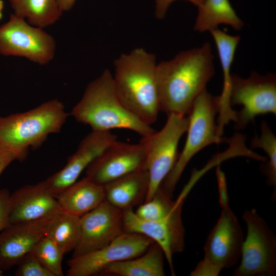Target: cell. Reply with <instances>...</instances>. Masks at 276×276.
Segmentation results:
<instances>
[{"mask_svg": "<svg viewBox=\"0 0 276 276\" xmlns=\"http://www.w3.org/2000/svg\"><path fill=\"white\" fill-rule=\"evenodd\" d=\"M214 74V56L209 42L157 63L160 111L167 114L188 115L195 100Z\"/></svg>", "mask_w": 276, "mask_h": 276, "instance_id": "1", "label": "cell"}, {"mask_svg": "<svg viewBox=\"0 0 276 276\" xmlns=\"http://www.w3.org/2000/svg\"><path fill=\"white\" fill-rule=\"evenodd\" d=\"M155 55L142 48L121 54L114 62L116 94L124 106L145 123L156 122L160 111Z\"/></svg>", "mask_w": 276, "mask_h": 276, "instance_id": "2", "label": "cell"}, {"mask_svg": "<svg viewBox=\"0 0 276 276\" xmlns=\"http://www.w3.org/2000/svg\"><path fill=\"white\" fill-rule=\"evenodd\" d=\"M71 114L77 122L89 126L95 131L125 129L142 137L156 131L122 103L114 89L112 75L108 70H105L87 85Z\"/></svg>", "mask_w": 276, "mask_h": 276, "instance_id": "3", "label": "cell"}, {"mask_svg": "<svg viewBox=\"0 0 276 276\" xmlns=\"http://www.w3.org/2000/svg\"><path fill=\"white\" fill-rule=\"evenodd\" d=\"M68 116L64 104L55 99L25 112L0 116V145L22 160L29 148H38L49 135L59 132Z\"/></svg>", "mask_w": 276, "mask_h": 276, "instance_id": "4", "label": "cell"}, {"mask_svg": "<svg viewBox=\"0 0 276 276\" xmlns=\"http://www.w3.org/2000/svg\"><path fill=\"white\" fill-rule=\"evenodd\" d=\"M216 176L220 215L206 240L203 258L191 271V276H218L240 259L244 241L242 229L229 205L225 176L220 173Z\"/></svg>", "mask_w": 276, "mask_h": 276, "instance_id": "5", "label": "cell"}, {"mask_svg": "<svg viewBox=\"0 0 276 276\" xmlns=\"http://www.w3.org/2000/svg\"><path fill=\"white\" fill-rule=\"evenodd\" d=\"M218 108V96H214L206 89L195 100L188 114L187 136L183 148L160 185L171 197L185 168L195 154L211 144L227 143L228 139L217 134L215 121Z\"/></svg>", "mask_w": 276, "mask_h": 276, "instance_id": "6", "label": "cell"}, {"mask_svg": "<svg viewBox=\"0 0 276 276\" xmlns=\"http://www.w3.org/2000/svg\"><path fill=\"white\" fill-rule=\"evenodd\" d=\"M188 124V117L170 113L160 130L142 137L140 142L145 149L144 168L148 171L149 180L145 202L151 199L174 167L178 157V143L187 131Z\"/></svg>", "mask_w": 276, "mask_h": 276, "instance_id": "7", "label": "cell"}, {"mask_svg": "<svg viewBox=\"0 0 276 276\" xmlns=\"http://www.w3.org/2000/svg\"><path fill=\"white\" fill-rule=\"evenodd\" d=\"M242 218L247 227L241 262L235 276L276 275V237L266 221L254 209L244 211Z\"/></svg>", "mask_w": 276, "mask_h": 276, "instance_id": "8", "label": "cell"}, {"mask_svg": "<svg viewBox=\"0 0 276 276\" xmlns=\"http://www.w3.org/2000/svg\"><path fill=\"white\" fill-rule=\"evenodd\" d=\"M56 51L55 38L43 28L11 14L0 26V54L24 58L40 65L50 63Z\"/></svg>", "mask_w": 276, "mask_h": 276, "instance_id": "9", "label": "cell"}, {"mask_svg": "<svg viewBox=\"0 0 276 276\" xmlns=\"http://www.w3.org/2000/svg\"><path fill=\"white\" fill-rule=\"evenodd\" d=\"M230 103L232 107L241 105L237 112L235 128H245L256 116L276 114V76L273 73L260 75L252 71L243 78L232 74Z\"/></svg>", "mask_w": 276, "mask_h": 276, "instance_id": "10", "label": "cell"}, {"mask_svg": "<svg viewBox=\"0 0 276 276\" xmlns=\"http://www.w3.org/2000/svg\"><path fill=\"white\" fill-rule=\"evenodd\" d=\"M154 242L143 235L123 232L109 244L67 262V276L99 275L108 265L142 255Z\"/></svg>", "mask_w": 276, "mask_h": 276, "instance_id": "11", "label": "cell"}, {"mask_svg": "<svg viewBox=\"0 0 276 276\" xmlns=\"http://www.w3.org/2000/svg\"><path fill=\"white\" fill-rule=\"evenodd\" d=\"M181 210L164 220L152 221L137 216L133 209L122 211L124 232L143 235L152 239L162 249L171 274L175 275L173 256L185 248V230Z\"/></svg>", "mask_w": 276, "mask_h": 276, "instance_id": "12", "label": "cell"}, {"mask_svg": "<svg viewBox=\"0 0 276 276\" xmlns=\"http://www.w3.org/2000/svg\"><path fill=\"white\" fill-rule=\"evenodd\" d=\"M123 232L122 211L104 200L80 217V236L72 258L101 248Z\"/></svg>", "mask_w": 276, "mask_h": 276, "instance_id": "13", "label": "cell"}, {"mask_svg": "<svg viewBox=\"0 0 276 276\" xmlns=\"http://www.w3.org/2000/svg\"><path fill=\"white\" fill-rule=\"evenodd\" d=\"M146 157L145 147L141 142L132 144L116 140L86 168V177L104 186L144 168Z\"/></svg>", "mask_w": 276, "mask_h": 276, "instance_id": "14", "label": "cell"}, {"mask_svg": "<svg viewBox=\"0 0 276 276\" xmlns=\"http://www.w3.org/2000/svg\"><path fill=\"white\" fill-rule=\"evenodd\" d=\"M116 140L110 131L92 130L86 135L64 167L45 180L53 195L56 197L77 181L81 173Z\"/></svg>", "mask_w": 276, "mask_h": 276, "instance_id": "15", "label": "cell"}, {"mask_svg": "<svg viewBox=\"0 0 276 276\" xmlns=\"http://www.w3.org/2000/svg\"><path fill=\"white\" fill-rule=\"evenodd\" d=\"M55 216L10 224L4 229L0 233V269L8 270L17 265L24 257L32 252L47 236Z\"/></svg>", "mask_w": 276, "mask_h": 276, "instance_id": "16", "label": "cell"}, {"mask_svg": "<svg viewBox=\"0 0 276 276\" xmlns=\"http://www.w3.org/2000/svg\"><path fill=\"white\" fill-rule=\"evenodd\" d=\"M9 224L53 217L62 211L45 180L24 186L10 194Z\"/></svg>", "mask_w": 276, "mask_h": 276, "instance_id": "17", "label": "cell"}, {"mask_svg": "<svg viewBox=\"0 0 276 276\" xmlns=\"http://www.w3.org/2000/svg\"><path fill=\"white\" fill-rule=\"evenodd\" d=\"M210 32L216 44L223 72V87L221 95L218 96L219 108L216 123L217 134L221 137L224 127L230 121L235 122L237 118V111L233 109L230 103L231 69L240 37L228 34L218 28Z\"/></svg>", "mask_w": 276, "mask_h": 276, "instance_id": "18", "label": "cell"}, {"mask_svg": "<svg viewBox=\"0 0 276 276\" xmlns=\"http://www.w3.org/2000/svg\"><path fill=\"white\" fill-rule=\"evenodd\" d=\"M149 182L145 168L128 173L104 186L105 200L122 211L133 209L145 202Z\"/></svg>", "mask_w": 276, "mask_h": 276, "instance_id": "19", "label": "cell"}, {"mask_svg": "<svg viewBox=\"0 0 276 276\" xmlns=\"http://www.w3.org/2000/svg\"><path fill=\"white\" fill-rule=\"evenodd\" d=\"M56 198L62 212L80 217L105 200L104 188L85 176L64 190Z\"/></svg>", "mask_w": 276, "mask_h": 276, "instance_id": "20", "label": "cell"}, {"mask_svg": "<svg viewBox=\"0 0 276 276\" xmlns=\"http://www.w3.org/2000/svg\"><path fill=\"white\" fill-rule=\"evenodd\" d=\"M164 252L153 243L142 255L112 263L100 273L104 276H164Z\"/></svg>", "mask_w": 276, "mask_h": 276, "instance_id": "21", "label": "cell"}, {"mask_svg": "<svg viewBox=\"0 0 276 276\" xmlns=\"http://www.w3.org/2000/svg\"><path fill=\"white\" fill-rule=\"evenodd\" d=\"M194 30L203 33L226 25L235 30H241L244 22L237 15L229 0H204L198 6Z\"/></svg>", "mask_w": 276, "mask_h": 276, "instance_id": "22", "label": "cell"}, {"mask_svg": "<svg viewBox=\"0 0 276 276\" xmlns=\"http://www.w3.org/2000/svg\"><path fill=\"white\" fill-rule=\"evenodd\" d=\"M15 15L42 28L57 22L63 12L57 0H8Z\"/></svg>", "mask_w": 276, "mask_h": 276, "instance_id": "23", "label": "cell"}, {"mask_svg": "<svg viewBox=\"0 0 276 276\" xmlns=\"http://www.w3.org/2000/svg\"><path fill=\"white\" fill-rule=\"evenodd\" d=\"M80 232V217L62 212L53 219L47 236L58 245L64 255L74 249Z\"/></svg>", "mask_w": 276, "mask_h": 276, "instance_id": "24", "label": "cell"}, {"mask_svg": "<svg viewBox=\"0 0 276 276\" xmlns=\"http://www.w3.org/2000/svg\"><path fill=\"white\" fill-rule=\"evenodd\" d=\"M251 147L262 149L267 154L266 163L262 164L260 170L267 177V184L275 189L276 137L265 121L261 123L260 136L251 140Z\"/></svg>", "mask_w": 276, "mask_h": 276, "instance_id": "25", "label": "cell"}, {"mask_svg": "<svg viewBox=\"0 0 276 276\" xmlns=\"http://www.w3.org/2000/svg\"><path fill=\"white\" fill-rule=\"evenodd\" d=\"M33 252L41 265L53 276H63L62 260L64 254L47 236L37 244Z\"/></svg>", "mask_w": 276, "mask_h": 276, "instance_id": "26", "label": "cell"}, {"mask_svg": "<svg viewBox=\"0 0 276 276\" xmlns=\"http://www.w3.org/2000/svg\"><path fill=\"white\" fill-rule=\"evenodd\" d=\"M25 257L17 264L15 272L16 276H53L39 262L33 251Z\"/></svg>", "mask_w": 276, "mask_h": 276, "instance_id": "27", "label": "cell"}, {"mask_svg": "<svg viewBox=\"0 0 276 276\" xmlns=\"http://www.w3.org/2000/svg\"><path fill=\"white\" fill-rule=\"evenodd\" d=\"M10 194L7 189L0 190V233L9 224Z\"/></svg>", "mask_w": 276, "mask_h": 276, "instance_id": "28", "label": "cell"}, {"mask_svg": "<svg viewBox=\"0 0 276 276\" xmlns=\"http://www.w3.org/2000/svg\"><path fill=\"white\" fill-rule=\"evenodd\" d=\"M177 0H156L155 15L158 19L164 18L170 5ZM197 7L204 0H186Z\"/></svg>", "mask_w": 276, "mask_h": 276, "instance_id": "29", "label": "cell"}, {"mask_svg": "<svg viewBox=\"0 0 276 276\" xmlns=\"http://www.w3.org/2000/svg\"><path fill=\"white\" fill-rule=\"evenodd\" d=\"M18 160V156L14 152L0 145V175L4 170L14 160Z\"/></svg>", "mask_w": 276, "mask_h": 276, "instance_id": "30", "label": "cell"}, {"mask_svg": "<svg viewBox=\"0 0 276 276\" xmlns=\"http://www.w3.org/2000/svg\"><path fill=\"white\" fill-rule=\"evenodd\" d=\"M76 1V0H57L58 7L62 12L70 10Z\"/></svg>", "mask_w": 276, "mask_h": 276, "instance_id": "31", "label": "cell"}, {"mask_svg": "<svg viewBox=\"0 0 276 276\" xmlns=\"http://www.w3.org/2000/svg\"><path fill=\"white\" fill-rule=\"evenodd\" d=\"M4 9V2L2 0H0V20L3 17V11Z\"/></svg>", "mask_w": 276, "mask_h": 276, "instance_id": "32", "label": "cell"}, {"mask_svg": "<svg viewBox=\"0 0 276 276\" xmlns=\"http://www.w3.org/2000/svg\"><path fill=\"white\" fill-rule=\"evenodd\" d=\"M3 270L0 269V275L2 274Z\"/></svg>", "mask_w": 276, "mask_h": 276, "instance_id": "33", "label": "cell"}]
</instances>
